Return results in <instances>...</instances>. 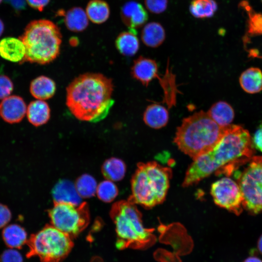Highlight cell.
Wrapping results in <instances>:
<instances>
[{"label": "cell", "mask_w": 262, "mask_h": 262, "mask_svg": "<svg viewBox=\"0 0 262 262\" xmlns=\"http://www.w3.org/2000/svg\"><path fill=\"white\" fill-rule=\"evenodd\" d=\"M254 152L248 131L241 126L230 125L212 150L193 160L192 169L200 179L214 172L217 175L229 177L240 166L248 163Z\"/></svg>", "instance_id": "1"}, {"label": "cell", "mask_w": 262, "mask_h": 262, "mask_svg": "<svg viewBox=\"0 0 262 262\" xmlns=\"http://www.w3.org/2000/svg\"><path fill=\"white\" fill-rule=\"evenodd\" d=\"M113 89L112 80L103 74L80 75L66 88V105L78 120L98 121L107 115L114 103Z\"/></svg>", "instance_id": "2"}, {"label": "cell", "mask_w": 262, "mask_h": 262, "mask_svg": "<svg viewBox=\"0 0 262 262\" xmlns=\"http://www.w3.org/2000/svg\"><path fill=\"white\" fill-rule=\"evenodd\" d=\"M226 128L218 125L207 113L201 111L182 120L174 142L194 160L212 150L223 136Z\"/></svg>", "instance_id": "3"}, {"label": "cell", "mask_w": 262, "mask_h": 262, "mask_svg": "<svg viewBox=\"0 0 262 262\" xmlns=\"http://www.w3.org/2000/svg\"><path fill=\"white\" fill-rule=\"evenodd\" d=\"M172 170L156 162L139 163L131 180V195L128 200L150 209L163 203L172 177Z\"/></svg>", "instance_id": "4"}, {"label": "cell", "mask_w": 262, "mask_h": 262, "mask_svg": "<svg viewBox=\"0 0 262 262\" xmlns=\"http://www.w3.org/2000/svg\"><path fill=\"white\" fill-rule=\"evenodd\" d=\"M23 43L26 54L22 63L29 62L46 65L59 55L62 36L59 27L45 19L31 21L19 37Z\"/></svg>", "instance_id": "5"}, {"label": "cell", "mask_w": 262, "mask_h": 262, "mask_svg": "<svg viewBox=\"0 0 262 262\" xmlns=\"http://www.w3.org/2000/svg\"><path fill=\"white\" fill-rule=\"evenodd\" d=\"M110 214L118 238V248L142 247L154 241L153 229L144 227L142 213L134 203L128 200L118 201L113 205Z\"/></svg>", "instance_id": "6"}, {"label": "cell", "mask_w": 262, "mask_h": 262, "mask_svg": "<svg viewBox=\"0 0 262 262\" xmlns=\"http://www.w3.org/2000/svg\"><path fill=\"white\" fill-rule=\"evenodd\" d=\"M28 256H36L44 262H59L69 252L71 237L52 225H48L33 234L27 241Z\"/></svg>", "instance_id": "7"}, {"label": "cell", "mask_w": 262, "mask_h": 262, "mask_svg": "<svg viewBox=\"0 0 262 262\" xmlns=\"http://www.w3.org/2000/svg\"><path fill=\"white\" fill-rule=\"evenodd\" d=\"M243 197V208L249 213L262 212V156H253L242 172L234 173Z\"/></svg>", "instance_id": "8"}, {"label": "cell", "mask_w": 262, "mask_h": 262, "mask_svg": "<svg viewBox=\"0 0 262 262\" xmlns=\"http://www.w3.org/2000/svg\"><path fill=\"white\" fill-rule=\"evenodd\" d=\"M51 225L67 234L75 236L88 225L89 213L87 204L54 203L49 212Z\"/></svg>", "instance_id": "9"}, {"label": "cell", "mask_w": 262, "mask_h": 262, "mask_svg": "<svg viewBox=\"0 0 262 262\" xmlns=\"http://www.w3.org/2000/svg\"><path fill=\"white\" fill-rule=\"evenodd\" d=\"M211 194L217 205L237 215L242 213L243 196L238 183L232 179L224 177L213 182Z\"/></svg>", "instance_id": "10"}, {"label": "cell", "mask_w": 262, "mask_h": 262, "mask_svg": "<svg viewBox=\"0 0 262 262\" xmlns=\"http://www.w3.org/2000/svg\"><path fill=\"white\" fill-rule=\"evenodd\" d=\"M27 106L24 99L20 96H8L0 102V116L10 124L20 122L25 116Z\"/></svg>", "instance_id": "11"}, {"label": "cell", "mask_w": 262, "mask_h": 262, "mask_svg": "<svg viewBox=\"0 0 262 262\" xmlns=\"http://www.w3.org/2000/svg\"><path fill=\"white\" fill-rule=\"evenodd\" d=\"M121 16L123 23L135 33V29L143 26L148 19L146 9L135 1H130L122 6Z\"/></svg>", "instance_id": "12"}, {"label": "cell", "mask_w": 262, "mask_h": 262, "mask_svg": "<svg viewBox=\"0 0 262 262\" xmlns=\"http://www.w3.org/2000/svg\"><path fill=\"white\" fill-rule=\"evenodd\" d=\"M131 73L134 79L147 86L153 79L158 77V66L154 60L140 56L134 61Z\"/></svg>", "instance_id": "13"}, {"label": "cell", "mask_w": 262, "mask_h": 262, "mask_svg": "<svg viewBox=\"0 0 262 262\" xmlns=\"http://www.w3.org/2000/svg\"><path fill=\"white\" fill-rule=\"evenodd\" d=\"M25 54V46L19 38L9 37L0 41V55L3 59L21 63Z\"/></svg>", "instance_id": "14"}, {"label": "cell", "mask_w": 262, "mask_h": 262, "mask_svg": "<svg viewBox=\"0 0 262 262\" xmlns=\"http://www.w3.org/2000/svg\"><path fill=\"white\" fill-rule=\"evenodd\" d=\"M54 203H67L74 205L82 203V197L78 194L75 185L67 180L58 182L52 190Z\"/></svg>", "instance_id": "15"}, {"label": "cell", "mask_w": 262, "mask_h": 262, "mask_svg": "<svg viewBox=\"0 0 262 262\" xmlns=\"http://www.w3.org/2000/svg\"><path fill=\"white\" fill-rule=\"evenodd\" d=\"M26 114L29 122L35 127H38L49 120L50 110L46 101L37 99L30 103L27 108Z\"/></svg>", "instance_id": "16"}, {"label": "cell", "mask_w": 262, "mask_h": 262, "mask_svg": "<svg viewBox=\"0 0 262 262\" xmlns=\"http://www.w3.org/2000/svg\"><path fill=\"white\" fill-rule=\"evenodd\" d=\"M146 124L153 129H160L164 127L169 120L167 110L163 105L152 104L148 106L143 115Z\"/></svg>", "instance_id": "17"}, {"label": "cell", "mask_w": 262, "mask_h": 262, "mask_svg": "<svg viewBox=\"0 0 262 262\" xmlns=\"http://www.w3.org/2000/svg\"><path fill=\"white\" fill-rule=\"evenodd\" d=\"M56 89L54 81L45 76H40L33 79L30 86L32 95L37 99L43 100L52 98Z\"/></svg>", "instance_id": "18"}, {"label": "cell", "mask_w": 262, "mask_h": 262, "mask_svg": "<svg viewBox=\"0 0 262 262\" xmlns=\"http://www.w3.org/2000/svg\"><path fill=\"white\" fill-rule=\"evenodd\" d=\"M141 39L145 45L151 48L160 46L165 38V32L159 23L151 22L146 24L143 28Z\"/></svg>", "instance_id": "19"}, {"label": "cell", "mask_w": 262, "mask_h": 262, "mask_svg": "<svg viewBox=\"0 0 262 262\" xmlns=\"http://www.w3.org/2000/svg\"><path fill=\"white\" fill-rule=\"evenodd\" d=\"M239 82L246 93L255 94L262 90V72L257 67H250L241 75Z\"/></svg>", "instance_id": "20"}, {"label": "cell", "mask_w": 262, "mask_h": 262, "mask_svg": "<svg viewBox=\"0 0 262 262\" xmlns=\"http://www.w3.org/2000/svg\"><path fill=\"white\" fill-rule=\"evenodd\" d=\"M207 113L214 122L222 127L229 126L234 117L232 107L228 103L223 101H219L213 104Z\"/></svg>", "instance_id": "21"}, {"label": "cell", "mask_w": 262, "mask_h": 262, "mask_svg": "<svg viewBox=\"0 0 262 262\" xmlns=\"http://www.w3.org/2000/svg\"><path fill=\"white\" fill-rule=\"evenodd\" d=\"M2 236L6 245L11 248H20L28 241L24 229L16 224L6 226L2 230Z\"/></svg>", "instance_id": "22"}, {"label": "cell", "mask_w": 262, "mask_h": 262, "mask_svg": "<svg viewBox=\"0 0 262 262\" xmlns=\"http://www.w3.org/2000/svg\"><path fill=\"white\" fill-rule=\"evenodd\" d=\"M64 21L67 29L74 32L84 31L89 24L85 11L79 7L69 9L65 15Z\"/></svg>", "instance_id": "23"}, {"label": "cell", "mask_w": 262, "mask_h": 262, "mask_svg": "<svg viewBox=\"0 0 262 262\" xmlns=\"http://www.w3.org/2000/svg\"><path fill=\"white\" fill-rule=\"evenodd\" d=\"M115 44L119 52L121 54L128 56L135 54L140 47L136 33L132 31L121 33L117 37Z\"/></svg>", "instance_id": "24"}, {"label": "cell", "mask_w": 262, "mask_h": 262, "mask_svg": "<svg viewBox=\"0 0 262 262\" xmlns=\"http://www.w3.org/2000/svg\"><path fill=\"white\" fill-rule=\"evenodd\" d=\"M85 11L89 20L98 24L105 22L110 14L108 4L103 0H91Z\"/></svg>", "instance_id": "25"}, {"label": "cell", "mask_w": 262, "mask_h": 262, "mask_svg": "<svg viewBox=\"0 0 262 262\" xmlns=\"http://www.w3.org/2000/svg\"><path fill=\"white\" fill-rule=\"evenodd\" d=\"M126 170V165L123 161L115 158L106 160L102 167V172L104 177L112 181L122 180Z\"/></svg>", "instance_id": "26"}, {"label": "cell", "mask_w": 262, "mask_h": 262, "mask_svg": "<svg viewBox=\"0 0 262 262\" xmlns=\"http://www.w3.org/2000/svg\"><path fill=\"white\" fill-rule=\"evenodd\" d=\"M217 9V4L214 0H192L189 6L190 13L197 18L211 17Z\"/></svg>", "instance_id": "27"}, {"label": "cell", "mask_w": 262, "mask_h": 262, "mask_svg": "<svg viewBox=\"0 0 262 262\" xmlns=\"http://www.w3.org/2000/svg\"><path fill=\"white\" fill-rule=\"evenodd\" d=\"M75 185L78 194L82 197H90L96 193L98 187L97 182L89 175L81 176L77 180Z\"/></svg>", "instance_id": "28"}, {"label": "cell", "mask_w": 262, "mask_h": 262, "mask_svg": "<svg viewBox=\"0 0 262 262\" xmlns=\"http://www.w3.org/2000/svg\"><path fill=\"white\" fill-rule=\"evenodd\" d=\"M118 192V189L113 181L107 180L98 185L96 193L102 201L110 202L115 198Z\"/></svg>", "instance_id": "29"}, {"label": "cell", "mask_w": 262, "mask_h": 262, "mask_svg": "<svg viewBox=\"0 0 262 262\" xmlns=\"http://www.w3.org/2000/svg\"><path fill=\"white\" fill-rule=\"evenodd\" d=\"M244 4V7L248 12V32L251 35H262V14L254 12L246 2Z\"/></svg>", "instance_id": "30"}, {"label": "cell", "mask_w": 262, "mask_h": 262, "mask_svg": "<svg viewBox=\"0 0 262 262\" xmlns=\"http://www.w3.org/2000/svg\"><path fill=\"white\" fill-rule=\"evenodd\" d=\"M145 4L150 12L160 14L167 8L168 0H145Z\"/></svg>", "instance_id": "31"}, {"label": "cell", "mask_w": 262, "mask_h": 262, "mask_svg": "<svg viewBox=\"0 0 262 262\" xmlns=\"http://www.w3.org/2000/svg\"><path fill=\"white\" fill-rule=\"evenodd\" d=\"M14 85L9 77L0 75V99L8 97L12 92Z\"/></svg>", "instance_id": "32"}, {"label": "cell", "mask_w": 262, "mask_h": 262, "mask_svg": "<svg viewBox=\"0 0 262 262\" xmlns=\"http://www.w3.org/2000/svg\"><path fill=\"white\" fill-rule=\"evenodd\" d=\"M0 262H23V257L16 250L8 249L0 255Z\"/></svg>", "instance_id": "33"}, {"label": "cell", "mask_w": 262, "mask_h": 262, "mask_svg": "<svg viewBox=\"0 0 262 262\" xmlns=\"http://www.w3.org/2000/svg\"><path fill=\"white\" fill-rule=\"evenodd\" d=\"M12 213L5 205L0 203V229L5 227L11 220Z\"/></svg>", "instance_id": "34"}, {"label": "cell", "mask_w": 262, "mask_h": 262, "mask_svg": "<svg viewBox=\"0 0 262 262\" xmlns=\"http://www.w3.org/2000/svg\"><path fill=\"white\" fill-rule=\"evenodd\" d=\"M252 142L254 147L262 152V125H261L255 131Z\"/></svg>", "instance_id": "35"}, {"label": "cell", "mask_w": 262, "mask_h": 262, "mask_svg": "<svg viewBox=\"0 0 262 262\" xmlns=\"http://www.w3.org/2000/svg\"><path fill=\"white\" fill-rule=\"evenodd\" d=\"M50 0H26L27 2L32 8L42 11L49 4Z\"/></svg>", "instance_id": "36"}, {"label": "cell", "mask_w": 262, "mask_h": 262, "mask_svg": "<svg viewBox=\"0 0 262 262\" xmlns=\"http://www.w3.org/2000/svg\"><path fill=\"white\" fill-rule=\"evenodd\" d=\"M243 262H262V260L256 256H250L246 259Z\"/></svg>", "instance_id": "37"}, {"label": "cell", "mask_w": 262, "mask_h": 262, "mask_svg": "<svg viewBox=\"0 0 262 262\" xmlns=\"http://www.w3.org/2000/svg\"><path fill=\"white\" fill-rule=\"evenodd\" d=\"M257 247L259 251L262 254V234L258 239Z\"/></svg>", "instance_id": "38"}, {"label": "cell", "mask_w": 262, "mask_h": 262, "mask_svg": "<svg viewBox=\"0 0 262 262\" xmlns=\"http://www.w3.org/2000/svg\"><path fill=\"white\" fill-rule=\"evenodd\" d=\"M3 31H4V24H3V22L0 19V36L3 33Z\"/></svg>", "instance_id": "39"}, {"label": "cell", "mask_w": 262, "mask_h": 262, "mask_svg": "<svg viewBox=\"0 0 262 262\" xmlns=\"http://www.w3.org/2000/svg\"><path fill=\"white\" fill-rule=\"evenodd\" d=\"M2 0H0V3H1V2L2 1Z\"/></svg>", "instance_id": "40"}, {"label": "cell", "mask_w": 262, "mask_h": 262, "mask_svg": "<svg viewBox=\"0 0 262 262\" xmlns=\"http://www.w3.org/2000/svg\"></svg>", "instance_id": "41"}]
</instances>
